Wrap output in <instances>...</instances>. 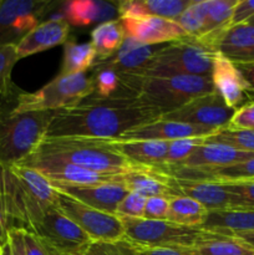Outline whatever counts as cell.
Returning a JSON list of instances; mask_svg holds the SVG:
<instances>
[{
  "label": "cell",
  "mask_w": 254,
  "mask_h": 255,
  "mask_svg": "<svg viewBox=\"0 0 254 255\" xmlns=\"http://www.w3.org/2000/svg\"><path fill=\"white\" fill-rule=\"evenodd\" d=\"M91 77L94 80V95L101 99L111 97H126L122 89L121 76L116 71L94 65L91 69Z\"/></svg>",
  "instance_id": "cell-32"
},
{
  "label": "cell",
  "mask_w": 254,
  "mask_h": 255,
  "mask_svg": "<svg viewBox=\"0 0 254 255\" xmlns=\"http://www.w3.org/2000/svg\"><path fill=\"white\" fill-rule=\"evenodd\" d=\"M254 16V0H238L233 9L229 27L247 24Z\"/></svg>",
  "instance_id": "cell-40"
},
{
  "label": "cell",
  "mask_w": 254,
  "mask_h": 255,
  "mask_svg": "<svg viewBox=\"0 0 254 255\" xmlns=\"http://www.w3.org/2000/svg\"><path fill=\"white\" fill-rule=\"evenodd\" d=\"M212 47L234 64H254V25L229 27L214 40Z\"/></svg>",
  "instance_id": "cell-19"
},
{
  "label": "cell",
  "mask_w": 254,
  "mask_h": 255,
  "mask_svg": "<svg viewBox=\"0 0 254 255\" xmlns=\"http://www.w3.org/2000/svg\"><path fill=\"white\" fill-rule=\"evenodd\" d=\"M82 255H139V247L125 237L112 242H92Z\"/></svg>",
  "instance_id": "cell-34"
},
{
  "label": "cell",
  "mask_w": 254,
  "mask_h": 255,
  "mask_svg": "<svg viewBox=\"0 0 254 255\" xmlns=\"http://www.w3.org/2000/svg\"><path fill=\"white\" fill-rule=\"evenodd\" d=\"M22 90L6 77L0 82V164L20 163L46 137L54 111H21L19 97Z\"/></svg>",
  "instance_id": "cell-2"
},
{
  "label": "cell",
  "mask_w": 254,
  "mask_h": 255,
  "mask_svg": "<svg viewBox=\"0 0 254 255\" xmlns=\"http://www.w3.org/2000/svg\"><path fill=\"white\" fill-rule=\"evenodd\" d=\"M56 194L57 208L77 224L92 242H112L125 238L121 218L86 206L59 189H56Z\"/></svg>",
  "instance_id": "cell-9"
},
{
  "label": "cell",
  "mask_w": 254,
  "mask_h": 255,
  "mask_svg": "<svg viewBox=\"0 0 254 255\" xmlns=\"http://www.w3.org/2000/svg\"><path fill=\"white\" fill-rule=\"evenodd\" d=\"M2 247H4V246H2ZM2 247L0 246V253H1V249H2Z\"/></svg>",
  "instance_id": "cell-49"
},
{
  "label": "cell",
  "mask_w": 254,
  "mask_h": 255,
  "mask_svg": "<svg viewBox=\"0 0 254 255\" xmlns=\"http://www.w3.org/2000/svg\"><path fill=\"white\" fill-rule=\"evenodd\" d=\"M192 0H124L117 4L120 19L158 16L176 20Z\"/></svg>",
  "instance_id": "cell-24"
},
{
  "label": "cell",
  "mask_w": 254,
  "mask_h": 255,
  "mask_svg": "<svg viewBox=\"0 0 254 255\" xmlns=\"http://www.w3.org/2000/svg\"><path fill=\"white\" fill-rule=\"evenodd\" d=\"M237 69L241 71L243 77L246 79L247 84L249 85L252 90V94L254 97V64H236Z\"/></svg>",
  "instance_id": "cell-45"
},
{
  "label": "cell",
  "mask_w": 254,
  "mask_h": 255,
  "mask_svg": "<svg viewBox=\"0 0 254 255\" xmlns=\"http://www.w3.org/2000/svg\"><path fill=\"white\" fill-rule=\"evenodd\" d=\"M214 91L218 92L231 109L238 110L253 101V94L236 64L216 52L211 75Z\"/></svg>",
  "instance_id": "cell-14"
},
{
  "label": "cell",
  "mask_w": 254,
  "mask_h": 255,
  "mask_svg": "<svg viewBox=\"0 0 254 255\" xmlns=\"http://www.w3.org/2000/svg\"><path fill=\"white\" fill-rule=\"evenodd\" d=\"M231 236H234L238 239H241L244 244H247L254 252V231L238 232V233H232Z\"/></svg>",
  "instance_id": "cell-46"
},
{
  "label": "cell",
  "mask_w": 254,
  "mask_h": 255,
  "mask_svg": "<svg viewBox=\"0 0 254 255\" xmlns=\"http://www.w3.org/2000/svg\"><path fill=\"white\" fill-rule=\"evenodd\" d=\"M162 112L136 97L101 99L91 95L81 104L55 114L46 137L117 139L125 132L154 121Z\"/></svg>",
  "instance_id": "cell-1"
},
{
  "label": "cell",
  "mask_w": 254,
  "mask_h": 255,
  "mask_svg": "<svg viewBox=\"0 0 254 255\" xmlns=\"http://www.w3.org/2000/svg\"><path fill=\"white\" fill-rule=\"evenodd\" d=\"M27 158L64 162L99 173L124 174L134 167L110 139L84 137H45Z\"/></svg>",
  "instance_id": "cell-3"
},
{
  "label": "cell",
  "mask_w": 254,
  "mask_h": 255,
  "mask_svg": "<svg viewBox=\"0 0 254 255\" xmlns=\"http://www.w3.org/2000/svg\"><path fill=\"white\" fill-rule=\"evenodd\" d=\"M224 184L227 188L233 193L238 194V196L243 197L247 201L254 203V179L252 181H244V182H236V183H221Z\"/></svg>",
  "instance_id": "cell-42"
},
{
  "label": "cell",
  "mask_w": 254,
  "mask_h": 255,
  "mask_svg": "<svg viewBox=\"0 0 254 255\" xmlns=\"http://www.w3.org/2000/svg\"><path fill=\"white\" fill-rule=\"evenodd\" d=\"M125 237L139 247L193 248L216 234L201 227H187L169 221L144 218H121Z\"/></svg>",
  "instance_id": "cell-7"
},
{
  "label": "cell",
  "mask_w": 254,
  "mask_h": 255,
  "mask_svg": "<svg viewBox=\"0 0 254 255\" xmlns=\"http://www.w3.org/2000/svg\"><path fill=\"white\" fill-rule=\"evenodd\" d=\"M201 228L222 234L254 231V207L208 212L206 222Z\"/></svg>",
  "instance_id": "cell-26"
},
{
  "label": "cell",
  "mask_w": 254,
  "mask_h": 255,
  "mask_svg": "<svg viewBox=\"0 0 254 255\" xmlns=\"http://www.w3.org/2000/svg\"><path fill=\"white\" fill-rule=\"evenodd\" d=\"M27 232L61 255H82L92 243L90 237L56 206L46 209Z\"/></svg>",
  "instance_id": "cell-8"
},
{
  "label": "cell",
  "mask_w": 254,
  "mask_h": 255,
  "mask_svg": "<svg viewBox=\"0 0 254 255\" xmlns=\"http://www.w3.org/2000/svg\"><path fill=\"white\" fill-rule=\"evenodd\" d=\"M19 164L39 171L49 179L51 184L87 186V184L109 183V182H121L122 183V174L99 173V172L89 171V169L64 163V162L26 158Z\"/></svg>",
  "instance_id": "cell-13"
},
{
  "label": "cell",
  "mask_w": 254,
  "mask_h": 255,
  "mask_svg": "<svg viewBox=\"0 0 254 255\" xmlns=\"http://www.w3.org/2000/svg\"><path fill=\"white\" fill-rule=\"evenodd\" d=\"M139 255H194V253L192 248L139 247Z\"/></svg>",
  "instance_id": "cell-41"
},
{
  "label": "cell",
  "mask_w": 254,
  "mask_h": 255,
  "mask_svg": "<svg viewBox=\"0 0 254 255\" xmlns=\"http://www.w3.org/2000/svg\"><path fill=\"white\" fill-rule=\"evenodd\" d=\"M207 143H221L243 152L254 153V131L236 129L228 125L217 129L213 134L206 137Z\"/></svg>",
  "instance_id": "cell-31"
},
{
  "label": "cell",
  "mask_w": 254,
  "mask_h": 255,
  "mask_svg": "<svg viewBox=\"0 0 254 255\" xmlns=\"http://www.w3.org/2000/svg\"><path fill=\"white\" fill-rule=\"evenodd\" d=\"M125 40L126 34L120 19L97 25L91 32V44L97 54L96 61H104L114 56Z\"/></svg>",
  "instance_id": "cell-27"
},
{
  "label": "cell",
  "mask_w": 254,
  "mask_h": 255,
  "mask_svg": "<svg viewBox=\"0 0 254 255\" xmlns=\"http://www.w3.org/2000/svg\"><path fill=\"white\" fill-rule=\"evenodd\" d=\"M112 146L134 167H157L164 163L168 142L141 139H110Z\"/></svg>",
  "instance_id": "cell-23"
},
{
  "label": "cell",
  "mask_w": 254,
  "mask_h": 255,
  "mask_svg": "<svg viewBox=\"0 0 254 255\" xmlns=\"http://www.w3.org/2000/svg\"><path fill=\"white\" fill-rule=\"evenodd\" d=\"M169 198L171 197L162 196L147 198L143 218L151 219V221H166L167 216H168Z\"/></svg>",
  "instance_id": "cell-36"
},
{
  "label": "cell",
  "mask_w": 254,
  "mask_h": 255,
  "mask_svg": "<svg viewBox=\"0 0 254 255\" xmlns=\"http://www.w3.org/2000/svg\"><path fill=\"white\" fill-rule=\"evenodd\" d=\"M206 137H191V138L174 139L168 142V149L164 163L162 166H177L181 164L184 159L188 158L197 147L204 143Z\"/></svg>",
  "instance_id": "cell-33"
},
{
  "label": "cell",
  "mask_w": 254,
  "mask_h": 255,
  "mask_svg": "<svg viewBox=\"0 0 254 255\" xmlns=\"http://www.w3.org/2000/svg\"><path fill=\"white\" fill-rule=\"evenodd\" d=\"M0 5H1V0H0Z\"/></svg>",
  "instance_id": "cell-50"
},
{
  "label": "cell",
  "mask_w": 254,
  "mask_h": 255,
  "mask_svg": "<svg viewBox=\"0 0 254 255\" xmlns=\"http://www.w3.org/2000/svg\"><path fill=\"white\" fill-rule=\"evenodd\" d=\"M24 246L26 255H61L31 232L24 231Z\"/></svg>",
  "instance_id": "cell-39"
},
{
  "label": "cell",
  "mask_w": 254,
  "mask_h": 255,
  "mask_svg": "<svg viewBox=\"0 0 254 255\" xmlns=\"http://www.w3.org/2000/svg\"><path fill=\"white\" fill-rule=\"evenodd\" d=\"M10 224L7 221L6 212H5L4 204H2L1 199H0V246H5L9 239V231H10Z\"/></svg>",
  "instance_id": "cell-44"
},
{
  "label": "cell",
  "mask_w": 254,
  "mask_h": 255,
  "mask_svg": "<svg viewBox=\"0 0 254 255\" xmlns=\"http://www.w3.org/2000/svg\"><path fill=\"white\" fill-rule=\"evenodd\" d=\"M247 24H251V25H254V16H253V17H252V19H251V20H249V21H248V22H247Z\"/></svg>",
  "instance_id": "cell-48"
},
{
  "label": "cell",
  "mask_w": 254,
  "mask_h": 255,
  "mask_svg": "<svg viewBox=\"0 0 254 255\" xmlns=\"http://www.w3.org/2000/svg\"><path fill=\"white\" fill-rule=\"evenodd\" d=\"M252 158H254V153L252 152H243L226 144L207 143L204 141L188 158L177 166L187 168H214L231 166Z\"/></svg>",
  "instance_id": "cell-21"
},
{
  "label": "cell",
  "mask_w": 254,
  "mask_h": 255,
  "mask_svg": "<svg viewBox=\"0 0 254 255\" xmlns=\"http://www.w3.org/2000/svg\"><path fill=\"white\" fill-rule=\"evenodd\" d=\"M126 97H136L147 106L159 110L162 115L181 109L196 97L214 91L208 76L148 77L120 74Z\"/></svg>",
  "instance_id": "cell-4"
},
{
  "label": "cell",
  "mask_w": 254,
  "mask_h": 255,
  "mask_svg": "<svg viewBox=\"0 0 254 255\" xmlns=\"http://www.w3.org/2000/svg\"><path fill=\"white\" fill-rule=\"evenodd\" d=\"M94 92V80L87 72L57 75L37 91H22L17 107L21 111L57 112L81 104Z\"/></svg>",
  "instance_id": "cell-6"
},
{
  "label": "cell",
  "mask_w": 254,
  "mask_h": 255,
  "mask_svg": "<svg viewBox=\"0 0 254 255\" xmlns=\"http://www.w3.org/2000/svg\"><path fill=\"white\" fill-rule=\"evenodd\" d=\"M194 255H254L241 239L231 234L216 233L192 248Z\"/></svg>",
  "instance_id": "cell-30"
},
{
  "label": "cell",
  "mask_w": 254,
  "mask_h": 255,
  "mask_svg": "<svg viewBox=\"0 0 254 255\" xmlns=\"http://www.w3.org/2000/svg\"><path fill=\"white\" fill-rule=\"evenodd\" d=\"M208 209L199 202L186 196H174L169 198L167 221L187 227H202L208 216Z\"/></svg>",
  "instance_id": "cell-28"
},
{
  "label": "cell",
  "mask_w": 254,
  "mask_h": 255,
  "mask_svg": "<svg viewBox=\"0 0 254 255\" xmlns=\"http://www.w3.org/2000/svg\"><path fill=\"white\" fill-rule=\"evenodd\" d=\"M121 20L127 39L152 46L162 42H173L188 37L174 20L158 16L125 17Z\"/></svg>",
  "instance_id": "cell-15"
},
{
  "label": "cell",
  "mask_w": 254,
  "mask_h": 255,
  "mask_svg": "<svg viewBox=\"0 0 254 255\" xmlns=\"http://www.w3.org/2000/svg\"><path fill=\"white\" fill-rule=\"evenodd\" d=\"M52 186L86 206L114 216H116V208L120 202L128 193V189L121 182L87 184V186H70V184H52Z\"/></svg>",
  "instance_id": "cell-17"
},
{
  "label": "cell",
  "mask_w": 254,
  "mask_h": 255,
  "mask_svg": "<svg viewBox=\"0 0 254 255\" xmlns=\"http://www.w3.org/2000/svg\"><path fill=\"white\" fill-rule=\"evenodd\" d=\"M216 129L207 128L201 126L182 124V122L169 121L162 117L154 121L147 122L138 127L125 132L120 138L124 141L141 139V141H162L169 142L174 139L191 138V137H208L213 134Z\"/></svg>",
  "instance_id": "cell-16"
},
{
  "label": "cell",
  "mask_w": 254,
  "mask_h": 255,
  "mask_svg": "<svg viewBox=\"0 0 254 255\" xmlns=\"http://www.w3.org/2000/svg\"><path fill=\"white\" fill-rule=\"evenodd\" d=\"M61 15L69 25L87 26L94 22H107L119 20L117 4L102 0H72L65 4Z\"/></svg>",
  "instance_id": "cell-22"
},
{
  "label": "cell",
  "mask_w": 254,
  "mask_h": 255,
  "mask_svg": "<svg viewBox=\"0 0 254 255\" xmlns=\"http://www.w3.org/2000/svg\"><path fill=\"white\" fill-rule=\"evenodd\" d=\"M154 50L152 46L138 44L131 39L125 40L119 51L111 56L110 59L104 61H96V66L105 67L116 71L117 74H126V72H133L141 69L149 59Z\"/></svg>",
  "instance_id": "cell-25"
},
{
  "label": "cell",
  "mask_w": 254,
  "mask_h": 255,
  "mask_svg": "<svg viewBox=\"0 0 254 255\" xmlns=\"http://www.w3.org/2000/svg\"><path fill=\"white\" fill-rule=\"evenodd\" d=\"M214 56L216 51L208 45L197 39L184 37L156 50L141 69L127 74L148 77H211Z\"/></svg>",
  "instance_id": "cell-5"
},
{
  "label": "cell",
  "mask_w": 254,
  "mask_h": 255,
  "mask_svg": "<svg viewBox=\"0 0 254 255\" xmlns=\"http://www.w3.org/2000/svg\"><path fill=\"white\" fill-rule=\"evenodd\" d=\"M70 34V25L62 15L44 20L30 30L16 44V54L19 60L39 52L46 51L57 45H64Z\"/></svg>",
  "instance_id": "cell-18"
},
{
  "label": "cell",
  "mask_w": 254,
  "mask_h": 255,
  "mask_svg": "<svg viewBox=\"0 0 254 255\" xmlns=\"http://www.w3.org/2000/svg\"><path fill=\"white\" fill-rule=\"evenodd\" d=\"M1 255H11V251H10V246H9V242L2 247V251H1Z\"/></svg>",
  "instance_id": "cell-47"
},
{
  "label": "cell",
  "mask_w": 254,
  "mask_h": 255,
  "mask_svg": "<svg viewBox=\"0 0 254 255\" xmlns=\"http://www.w3.org/2000/svg\"><path fill=\"white\" fill-rule=\"evenodd\" d=\"M1 251H2V249H1ZM0 255H1V253H0Z\"/></svg>",
  "instance_id": "cell-51"
},
{
  "label": "cell",
  "mask_w": 254,
  "mask_h": 255,
  "mask_svg": "<svg viewBox=\"0 0 254 255\" xmlns=\"http://www.w3.org/2000/svg\"><path fill=\"white\" fill-rule=\"evenodd\" d=\"M174 196H186L199 202L211 211H232V209L253 208L254 203L229 191L224 184L204 181L178 179L169 176Z\"/></svg>",
  "instance_id": "cell-12"
},
{
  "label": "cell",
  "mask_w": 254,
  "mask_h": 255,
  "mask_svg": "<svg viewBox=\"0 0 254 255\" xmlns=\"http://www.w3.org/2000/svg\"><path fill=\"white\" fill-rule=\"evenodd\" d=\"M9 246L11 255H26L24 246V231L20 228H12L9 231Z\"/></svg>",
  "instance_id": "cell-43"
},
{
  "label": "cell",
  "mask_w": 254,
  "mask_h": 255,
  "mask_svg": "<svg viewBox=\"0 0 254 255\" xmlns=\"http://www.w3.org/2000/svg\"><path fill=\"white\" fill-rule=\"evenodd\" d=\"M54 5L50 0H1L0 46L16 45L30 30L42 22Z\"/></svg>",
  "instance_id": "cell-10"
},
{
  "label": "cell",
  "mask_w": 254,
  "mask_h": 255,
  "mask_svg": "<svg viewBox=\"0 0 254 255\" xmlns=\"http://www.w3.org/2000/svg\"><path fill=\"white\" fill-rule=\"evenodd\" d=\"M122 184L128 192L149 197H174L168 174L156 167H132L122 174Z\"/></svg>",
  "instance_id": "cell-20"
},
{
  "label": "cell",
  "mask_w": 254,
  "mask_h": 255,
  "mask_svg": "<svg viewBox=\"0 0 254 255\" xmlns=\"http://www.w3.org/2000/svg\"><path fill=\"white\" fill-rule=\"evenodd\" d=\"M19 61L16 54V45H2L0 46V82L11 76V70Z\"/></svg>",
  "instance_id": "cell-38"
},
{
  "label": "cell",
  "mask_w": 254,
  "mask_h": 255,
  "mask_svg": "<svg viewBox=\"0 0 254 255\" xmlns=\"http://www.w3.org/2000/svg\"><path fill=\"white\" fill-rule=\"evenodd\" d=\"M228 126L236 129L254 131V101L248 102L244 106L236 110Z\"/></svg>",
  "instance_id": "cell-37"
},
{
  "label": "cell",
  "mask_w": 254,
  "mask_h": 255,
  "mask_svg": "<svg viewBox=\"0 0 254 255\" xmlns=\"http://www.w3.org/2000/svg\"><path fill=\"white\" fill-rule=\"evenodd\" d=\"M146 199V197L128 192L117 206L116 216L119 218H143Z\"/></svg>",
  "instance_id": "cell-35"
},
{
  "label": "cell",
  "mask_w": 254,
  "mask_h": 255,
  "mask_svg": "<svg viewBox=\"0 0 254 255\" xmlns=\"http://www.w3.org/2000/svg\"><path fill=\"white\" fill-rule=\"evenodd\" d=\"M234 111L236 110L231 109L218 92L213 91L196 97L181 109L162 115L161 117L169 121L207 127L217 131L229 124Z\"/></svg>",
  "instance_id": "cell-11"
},
{
  "label": "cell",
  "mask_w": 254,
  "mask_h": 255,
  "mask_svg": "<svg viewBox=\"0 0 254 255\" xmlns=\"http://www.w3.org/2000/svg\"><path fill=\"white\" fill-rule=\"evenodd\" d=\"M97 60L96 50L91 42L77 44L72 40H67L64 44V56L59 75H72L86 72L92 69Z\"/></svg>",
  "instance_id": "cell-29"
}]
</instances>
